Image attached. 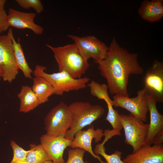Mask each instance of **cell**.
<instances>
[{
  "instance_id": "obj_1",
  "label": "cell",
  "mask_w": 163,
  "mask_h": 163,
  "mask_svg": "<svg viewBox=\"0 0 163 163\" xmlns=\"http://www.w3.org/2000/svg\"><path fill=\"white\" fill-rule=\"evenodd\" d=\"M138 55L121 47L113 37L105 58L97 62L101 75L107 80L112 94L129 97L128 85L131 75H141L144 72L138 60Z\"/></svg>"
},
{
  "instance_id": "obj_2",
  "label": "cell",
  "mask_w": 163,
  "mask_h": 163,
  "mask_svg": "<svg viewBox=\"0 0 163 163\" xmlns=\"http://www.w3.org/2000/svg\"><path fill=\"white\" fill-rule=\"evenodd\" d=\"M53 52L59 72H65L74 78H81L89 67L88 61L79 53L75 43L54 47L46 44Z\"/></svg>"
},
{
  "instance_id": "obj_3",
  "label": "cell",
  "mask_w": 163,
  "mask_h": 163,
  "mask_svg": "<svg viewBox=\"0 0 163 163\" xmlns=\"http://www.w3.org/2000/svg\"><path fill=\"white\" fill-rule=\"evenodd\" d=\"M72 118L70 128L64 138L72 141L75 134L100 118L104 114V109L99 104L93 105L88 102L76 101L69 105Z\"/></svg>"
},
{
  "instance_id": "obj_4",
  "label": "cell",
  "mask_w": 163,
  "mask_h": 163,
  "mask_svg": "<svg viewBox=\"0 0 163 163\" xmlns=\"http://www.w3.org/2000/svg\"><path fill=\"white\" fill-rule=\"evenodd\" d=\"M46 69L45 66L37 65L34 71V75L48 81L54 89V94L62 96L66 92L84 89L90 80L87 77L74 78L64 71L48 74L45 72Z\"/></svg>"
},
{
  "instance_id": "obj_5",
  "label": "cell",
  "mask_w": 163,
  "mask_h": 163,
  "mask_svg": "<svg viewBox=\"0 0 163 163\" xmlns=\"http://www.w3.org/2000/svg\"><path fill=\"white\" fill-rule=\"evenodd\" d=\"M72 122L69 105L61 101L51 109L44 118L46 133L54 137H64Z\"/></svg>"
},
{
  "instance_id": "obj_6",
  "label": "cell",
  "mask_w": 163,
  "mask_h": 163,
  "mask_svg": "<svg viewBox=\"0 0 163 163\" xmlns=\"http://www.w3.org/2000/svg\"><path fill=\"white\" fill-rule=\"evenodd\" d=\"M119 118L124 130L125 142L132 146L133 152L145 145L149 124L145 123L130 114L129 115L119 114Z\"/></svg>"
},
{
  "instance_id": "obj_7",
  "label": "cell",
  "mask_w": 163,
  "mask_h": 163,
  "mask_svg": "<svg viewBox=\"0 0 163 163\" xmlns=\"http://www.w3.org/2000/svg\"><path fill=\"white\" fill-rule=\"evenodd\" d=\"M67 36L74 41L79 53L86 60L92 58L96 62L106 57L109 47L94 36L80 37L70 34Z\"/></svg>"
},
{
  "instance_id": "obj_8",
  "label": "cell",
  "mask_w": 163,
  "mask_h": 163,
  "mask_svg": "<svg viewBox=\"0 0 163 163\" xmlns=\"http://www.w3.org/2000/svg\"><path fill=\"white\" fill-rule=\"evenodd\" d=\"M136 94V97L132 98L114 95L113 100V107L125 109L135 117L145 122L149 111L146 95L143 89L138 91Z\"/></svg>"
},
{
  "instance_id": "obj_9",
  "label": "cell",
  "mask_w": 163,
  "mask_h": 163,
  "mask_svg": "<svg viewBox=\"0 0 163 163\" xmlns=\"http://www.w3.org/2000/svg\"><path fill=\"white\" fill-rule=\"evenodd\" d=\"M146 95L155 102L163 103V62L155 59L146 71L144 88Z\"/></svg>"
},
{
  "instance_id": "obj_10",
  "label": "cell",
  "mask_w": 163,
  "mask_h": 163,
  "mask_svg": "<svg viewBox=\"0 0 163 163\" xmlns=\"http://www.w3.org/2000/svg\"><path fill=\"white\" fill-rule=\"evenodd\" d=\"M0 66L4 81L12 82L18 74L12 40L8 34L0 36Z\"/></svg>"
},
{
  "instance_id": "obj_11",
  "label": "cell",
  "mask_w": 163,
  "mask_h": 163,
  "mask_svg": "<svg viewBox=\"0 0 163 163\" xmlns=\"http://www.w3.org/2000/svg\"><path fill=\"white\" fill-rule=\"evenodd\" d=\"M150 122L145 144L158 145L163 142V115L158 111L157 102L151 97L146 95Z\"/></svg>"
},
{
  "instance_id": "obj_12",
  "label": "cell",
  "mask_w": 163,
  "mask_h": 163,
  "mask_svg": "<svg viewBox=\"0 0 163 163\" xmlns=\"http://www.w3.org/2000/svg\"><path fill=\"white\" fill-rule=\"evenodd\" d=\"M103 129L97 128L95 129L93 126L86 130H80L74 134L73 139L71 141L69 147L72 148H79L89 152L94 158H97L100 163H107L101 160L99 155L95 154L92 150L91 143L94 139L96 143L101 141L104 136Z\"/></svg>"
},
{
  "instance_id": "obj_13",
  "label": "cell",
  "mask_w": 163,
  "mask_h": 163,
  "mask_svg": "<svg viewBox=\"0 0 163 163\" xmlns=\"http://www.w3.org/2000/svg\"><path fill=\"white\" fill-rule=\"evenodd\" d=\"M122 160L125 163H163L162 144L152 146L145 144Z\"/></svg>"
},
{
  "instance_id": "obj_14",
  "label": "cell",
  "mask_w": 163,
  "mask_h": 163,
  "mask_svg": "<svg viewBox=\"0 0 163 163\" xmlns=\"http://www.w3.org/2000/svg\"><path fill=\"white\" fill-rule=\"evenodd\" d=\"M71 141L64 137H54L46 133L40 138V144L53 163L65 162L63 153L65 149L70 146Z\"/></svg>"
},
{
  "instance_id": "obj_15",
  "label": "cell",
  "mask_w": 163,
  "mask_h": 163,
  "mask_svg": "<svg viewBox=\"0 0 163 163\" xmlns=\"http://www.w3.org/2000/svg\"><path fill=\"white\" fill-rule=\"evenodd\" d=\"M36 16V14L34 12H26L9 8L7 20L9 27L20 29H28L39 35L43 34L44 29L34 22Z\"/></svg>"
},
{
  "instance_id": "obj_16",
  "label": "cell",
  "mask_w": 163,
  "mask_h": 163,
  "mask_svg": "<svg viewBox=\"0 0 163 163\" xmlns=\"http://www.w3.org/2000/svg\"><path fill=\"white\" fill-rule=\"evenodd\" d=\"M138 12L141 18L147 21L153 23L159 21L163 17V0H144Z\"/></svg>"
},
{
  "instance_id": "obj_17",
  "label": "cell",
  "mask_w": 163,
  "mask_h": 163,
  "mask_svg": "<svg viewBox=\"0 0 163 163\" xmlns=\"http://www.w3.org/2000/svg\"><path fill=\"white\" fill-rule=\"evenodd\" d=\"M31 88L36 96L40 104L49 101L50 97L54 94V91L51 84L43 78L35 76Z\"/></svg>"
},
{
  "instance_id": "obj_18",
  "label": "cell",
  "mask_w": 163,
  "mask_h": 163,
  "mask_svg": "<svg viewBox=\"0 0 163 163\" xmlns=\"http://www.w3.org/2000/svg\"><path fill=\"white\" fill-rule=\"evenodd\" d=\"M7 34L10 36L12 42L14 55L19 69L22 71L25 78L32 79L31 74L34 73V71L30 67L26 60L19 38L18 39L17 42L13 35L12 29L11 28L9 29Z\"/></svg>"
},
{
  "instance_id": "obj_19",
  "label": "cell",
  "mask_w": 163,
  "mask_h": 163,
  "mask_svg": "<svg viewBox=\"0 0 163 163\" xmlns=\"http://www.w3.org/2000/svg\"><path fill=\"white\" fill-rule=\"evenodd\" d=\"M17 97L20 100L19 109L20 112H28L40 105L38 99L31 87L28 86H22Z\"/></svg>"
},
{
  "instance_id": "obj_20",
  "label": "cell",
  "mask_w": 163,
  "mask_h": 163,
  "mask_svg": "<svg viewBox=\"0 0 163 163\" xmlns=\"http://www.w3.org/2000/svg\"><path fill=\"white\" fill-rule=\"evenodd\" d=\"M29 146V152L23 163H43L46 161H51L40 144H31Z\"/></svg>"
},
{
  "instance_id": "obj_21",
  "label": "cell",
  "mask_w": 163,
  "mask_h": 163,
  "mask_svg": "<svg viewBox=\"0 0 163 163\" xmlns=\"http://www.w3.org/2000/svg\"><path fill=\"white\" fill-rule=\"evenodd\" d=\"M104 136V139L102 142L96 145L93 151L95 154L101 155L105 158L107 163H125L121 160L122 152L121 151L116 150L110 155L106 153L104 145L112 137L108 134L105 135Z\"/></svg>"
},
{
  "instance_id": "obj_22",
  "label": "cell",
  "mask_w": 163,
  "mask_h": 163,
  "mask_svg": "<svg viewBox=\"0 0 163 163\" xmlns=\"http://www.w3.org/2000/svg\"><path fill=\"white\" fill-rule=\"evenodd\" d=\"M10 145L13 150V156L10 163H23L29 150H24L12 140Z\"/></svg>"
},
{
  "instance_id": "obj_23",
  "label": "cell",
  "mask_w": 163,
  "mask_h": 163,
  "mask_svg": "<svg viewBox=\"0 0 163 163\" xmlns=\"http://www.w3.org/2000/svg\"><path fill=\"white\" fill-rule=\"evenodd\" d=\"M85 151L79 148L70 149L68 150V158L65 163H90L84 161V156Z\"/></svg>"
},
{
  "instance_id": "obj_24",
  "label": "cell",
  "mask_w": 163,
  "mask_h": 163,
  "mask_svg": "<svg viewBox=\"0 0 163 163\" xmlns=\"http://www.w3.org/2000/svg\"><path fill=\"white\" fill-rule=\"evenodd\" d=\"M16 2L21 8L24 9L32 8L37 13L39 14L43 10V6L39 0H16Z\"/></svg>"
},
{
  "instance_id": "obj_25",
  "label": "cell",
  "mask_w": 163,
  "mask_h": 163,
  "mask_svg": "<svg viewBox=\"0 0 163 163\" xmlns=\"http://www.w3.org/2000/svg\"><path fill=\"white\" fill-rule=\"evenodd\" d=\"M7 14L4 6L0 7V33L7 30L9 27L8 24Z\"/></svg>"
},
{
  "instance_id": "obj_26",
  "label": "cell",
  "mask_w": 163,
  "mask_h": 163,
  "mask_svg": "<svg viewBox=\"0 0 163 163\" xmlns=\"http://www.w3.org/2000/svg\"><path fill=\"white\" fill-rule=\"evenodd\" d=\"M6 2L5 0H0V7L4 6Z\"/></svg>"
},
{
  "instance_id": "obj_27",
  "label": "cell",
  "mask_w": 163,
  "mask_h": 163,
  "mask_svg": "<svg viewBox=\"0 0 163 163\" xmlns=\"http://www.w3.org/2000/svg\"><path fill=\"white\" fill-rule=\"evenodd\" d=\"M3 75V70L1 66H0V80L2 77Z\"/></svg>"
},
{
  "instance_id": "obj_28",
  "label": "cell",
  "mask_w": 163,
  "mask_h": 163,
  "mask_svg": "<svg viewBox=\"0 0 163 163\" xmlns=\"http://www.w3.org/2000/svg\"><path fill=\"white\" fill-rule=\"evenodd\" d=\"M43 163H53V162L51 161H45Z\"/></svg>"
}]
</instances>
